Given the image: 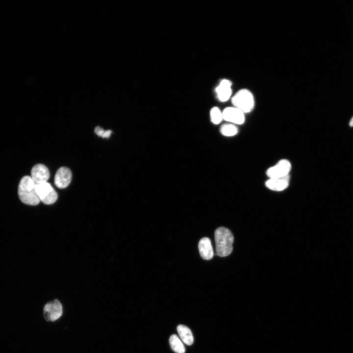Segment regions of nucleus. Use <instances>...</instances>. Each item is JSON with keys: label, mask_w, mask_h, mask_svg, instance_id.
<instances>
[{"label": "nucleus", "mask_w": 353, "mask_h": 353, "mask_svg": "<svg viewBox=\"0 0 353 353\" xmlns=\"http://www.w3.org/2000/svg\"><path fill=\"white\" fill-rule=\"evenodd\" d=\"M36 190L40 202L45 204H53L58 198L57 193L48 181L36 184Z\"/></svg>", "instance_id": "nucleus-4"}, {"label": "nucleus", "mask_w": 353, "mask_h": 353, "mask_svg": "<svg viewBox=\"0 0 353 353\" xmlns=\"http://www.w3.org/2000/svg\"><path fill=\"white\" fill-rule=\"evenodd\" d=\"M94 131L96 134L99 136L106 138H108L112 132L111 130H104L99 126L96 127Z\"/></svg>", "instance_id": "nucleus-17"}, {"label": "nucleus", "mask_w": 353, "mask_h": 353, "mask_svg": "<svg viewBox=\"0 0 353 353\" xmlns=\"http://www.w3.org/2000/svg\"><path fill=\"white\" fill-rule=\"evenodd\" d=\"M177 330L180 339L185 344L191 345L193 344V336L189 328L186 326L179 325Z\"/></svg>", "instance_id": "nucleus-13"}, {"label": "nucleus", "mask_w": 353, "mask_h": 353, "mask_svg": "<svg viewBox=\"0 0 353 353\" xmlns=\"http://www.w3.org/2000/svg\"><path fill=\"white\" fill-rule=\"evenodd\" d=\"M211 122L215 124H219L223 119V112L217 107H213L210 111Z\"/></svg>", "instance_id": "nucleus-16"}, {"label": "nucleus", "mask_w": 353, "mask_h": 353, "mask_svg": "<svg viewBox=\"0 0 353 353\" xmlns=\"http://www.w3.org/2000/svg\"><path fill=\"white\" fill-rule=\"evenodd\" d=\"M291 168L290 162L286 159H282L270 167L266 171V175L269 178L283 177L289 176Z\"/></svg>", "instance_id": "nucleus-5"}, {"label": "nucleus", "mask_w": 353, "mask_h": 353, "mask_svg": "<svg viewBox=\"0 0 353 353\" xmlns=\"http://www.w3.org/2000/svg\"><path fill=\"white\" fill-rule=\"evenodd\" d=\"M72 176L70 169L66 167H62L58 169L55 175L54 184L59 188H65L70 183Z\"/></svg>", "instance_id": "nucleus-9"}, {"label": "nucleus", "mask_w": 353, "mask_h": 353, "mask_svg": "<svg viewBox=\"0 0 353 353\" xmlns=\"http://www.w3.org/2000/svg\"><path fill=\"white\" fill-rule=\"evenodd\" d=\"M238 129L234 124L228 123L222 125L220 127L221 133L227 137L233 136L238 133Z\"/></svg>", "instance_id": "nucleus-15"}, {"label": "nucleus", "mask_w": 353, "mask_h": 353, "mask_svg": "<svg viewBox=\"0 0 353 353\" xmlns=\"http://www.w3.org/2000/svg\"><path fill=\"white\" fill-rule=\"evenodd\" d=\"M30 177L35 185L47 182L50 177V172L46 166L38 164L31 169Z\"/></svg>", "instance_id": "nucleus-8"}, {"label": "nucleus", "mask_w": 353, "mask_h": 353, "mask_svg": "<svg viewBox=\"0 0 353 353\" xmlns=\"http://www.w3.org/2000/svg\"><path fill=\"white\" fill-rule=\"evenodd\" d=\"M234 107L239 109L244 114L251 112L254 106V100L252 93L247 89L238 91L232 98Z\"/></svg>", "instance_id": "nucleus-3"}, {"label": "nucleus", "mask_w": 353, "mask_h": 353, "mask_svg": "<svg viewBox=\"0 0 353 353\" xmlns=\"http://www.w3.org/2000/svg\"><path fill=\"white\" fill-rule=\"evenodd\" d=\"M169 343L172 349L176 353H184V346L179 338L176 334L172 335L169 339Z\"/></svg>", "instance_id": "nucleus-14"}, {"label": "nucleus", "mask_w": 353, "mask_h": 353, "mask_svg": "<svg viewBox=\"0 0 353 353\" xmlns=\"http://www.w3.org/2000/svg\"><path fill=\"white\" fill-rule=\"evenodd\" d=\"M231 82L227 79L222 80L216 89L217 97L221 101H227L231 97Z\"/></svg>", "instance_id": "nucleus-11"}, {"label": "nucleus", "mask_w": 353, "mask_h": 353, "mask_svg": "<svg viewBox=\"0 0 353 353\" xmlns=\"http://www.w3.org/2000/svg\"><path fill=\"white\" fill-rule=\"evenodd\" d=\"M350 126H353V117L351 119L350 122Z\"/></svg>", "instance_id": "nucleus-18"}, {"label": "nucleus", "mask_w": 353, "mask_h": 353, "mask_svg": "<svg viewBox=\"0 0 353 353\" xmlns=\"http://www.w3.org/2000/svg\"><path fill=\"white\" fill-rule=\"evenodd\" d=\"M18 194L21 201L25 204L34 206L40 202L36 185L30 176H25L22 178L18 186Z\"/></svg>", "instance_id": "nucleus-1"}, {"label": "nucleus", "mask_w": 353, "mask_h": 353, "mask_svg": "<svg viewBox=\"0 0 353 353\" xmlns=\"http://www.w3.org/2000/svg\"><path fill=\"white\" fill-rule=\"evenodd\" d=\"M43 313L46 321H55L58 319L63 314L62 305L58 300H54L45 305Z\"/></svg>", "instance_id": "nucleus-6"}, {"label": "nucleus", "mask_w": 353, "mask_h": 353, "mask_svg": "<svg viewBox=\"0 0 353 353\" xmlns=\"http://www.w3.org/2000/svg\"><path fill=\"white\" fill-rule=\"evenodd\" d=\"M198 248L201 256L205 260H210L214 255L213 250L210 240L207 237L200 239Z\"/></svg>", "instance_id": "nucleus-12"}, {"label": "nucleus", "mask_w": 353, "mask_h": 353, "mask_svg": "<svg viewBox=\"0 0 353 353\" xmlns=\"http://www.w3.org/2000/svg\"><path fill=\"white\" fill-rule=\"evenodd\" d=\"M222 112L223 119L229 123L242 125L245 122V114L234 106L227 107Z\"/></svg>", "instance_id": "nucleus-7"}, {"label": "nucleus", "mask_w": 353, "mask_h": 353, "mask_svg": "<svg viewBox=\"0 0 353 353\" xmlns=\"http://www.w3.org/2000/svg\"><path fill=\"white\" fill-rule=\"evenodd\" d=\"M290 176L283 177L269 178L265 182V186L269 189L275 191H281L289 186Z\"/></svg>", "instance_id": "nucleus-10"}, {"label": "nucleus", "mask_w": 353, "mask_h": 353, "mask_svg": "<svg viewBox=\"0 0 353 353\" xmlns=\"http://www.w3.org/2000/svg\"><path fill=\"white\" fill-rule=\"evenodd\" d=\"M215 240L217 254L220 257L229 255L232 251L234 237L228 228L220 227L215 231Z\"/></svg>", "instance_id": "nucleus-2"}]
</instances>
